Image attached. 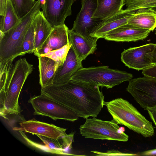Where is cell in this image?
<instances>
[{
  "instance_id": "6da1fadb",
  "label": "cell",
  "mask_w": 156,
  "mask_h": 156,
  "mask_svg": "<svg viewBox=\"0 0 156 156\" xmlns=\"http://www.w3.org/2000/svg\"><path fill=\"white\" fill-rule=\"evenodd\" d=\"M41 94L84 119L97 117L104 105V96L99 87L70 80L62 84H52L41 88Z\"/></svg>"
},
{
  "instance_id": "7a4b0ae2",
  "label": "cell",
  "mask_w": 156,
  "mask_h": 156,
  "mask_svg": "<svg viewBox=\"0 0 156 156\" xmlns=\"http://www.w3.org/2000/svg\"><path fill=\"white\" fill-rule=\"evenodd\" d=\"M34 69L26 58H20L14 64L9 81L0 92V115L5 119L9 115H19L22 110L19 98L22 87Z\"/></svg>"
},
{
  "instance_id": "3957f363",
  "label": "cell",
  "mask_w": 156,
  "mask_h": 156,
  "mask_svg": "<svg viewBox=\"0 0 156 156\" xmlns=\"http://www.w3.org/2000/svg\"><path fill=\"white\" fill-rule=\"evenodd\" d=\"M104 105L118 124L125 126L145 137L154 135L152 122L128 101L118 98L108 102L105 101Z\"/></svg>"
},
{
  "instance_id": "277c9868",
  "label": "cell",
  "mask_w": 156,
  "mask_h": 156,
  "mask_svg": "<svg viewBox=\"0 0 156 156\" xmlns=\"http://www.w3.org/2000/svg\"><path fill=\"white\" fill-rule=\"evenodd\" d=\"M41 8L40 0H38L15 26L5 32L0 31V61L14 60L20 56L25 35Z\"/></svg>"
},
{
  "instance_id": "5b68a950",
  "label": "cell",
  "mask_w": 156,
  "mask_h": 156,
  "mask_svg": "<svg viewBox=\"0 0 156 156\" xmlns=\"http://www.w3.org/2000/svg\"><path fill=\"white\" fill-rule=\"evenodd\" d=\"M133 77L132 74L126 71L102 66L83 67L78 70L70 80L109 89L129 81Z\"/></svg>"
},
{
  "instance_id": "8992f818",
  "label": "cell",
  "mask_w": 156,
  "mask_h": 156,
  "mask_svg": "<svg viewBox=\"0 0 156 156\" xmlns=\"http://www.w3.org/2000/svg\"><path fill=\"white\" fill-rule=\"evenodd\" d=\"M118 124L113 119L105 121L87 118L79 129L80 134L86 138L127 141L129 136L124 132V128L122 129Z\"/></svg>"
},
{
  "instance_id": "52a82bcc",
  "label": "cell",
  "mask_w": 156,
  "mask_h": 156,
  "mask_svg": "<svg viewBox=\"0 0 156 156\" xmlns=\"http://www.w3.org/2000/svg\"><path fill=\"white\" fill-rule=\"evenodd\" d=\"M28 102L34 109V115L47 116L55 120L61 119L72 122L80 117L70 108L42 94L31 97Z\"/></svg>"
},
{
  "instance_id": "ba28073f",
  "label": "cell",
  "mask_w": 156,
  "mask_h": 156,
  "mask_svg": "<svg viewBox=\"0 0 156 156\" xmlns=\"http://www.w3.org/2000/svg\"><path fill=\"white\" fill-rule=\"evenodd\" d=\"M126 90L144 110L156 106V78L144 76L131 79Z\"/></svg>"
},
{
  "instance_id": "9c48e42d",
  "label": "cell",
  "mask_w": 156,
  "mask_h": 156,
  "mask_svg": "<svg viewBox=\"0 0 156 156\" xmlns=\"http://www.w3.org/2000/svg\"><path fill=\"white\" fill-rule=\"evenodd\" d=\"M19 132L28 145L42 151L57 154L76 155L68 153V151L72 148V143L74 142V132L57 139L36 135L43 143V144H41L29 139L24 132Z\"/></svg>"
},
{
  "instance_id": "30bf717a",
  "label": "cell",
  "mask_w": 156,
  "mask_h": 156,
  "mask_svg": "<svg viewBox=\"0 0 156 156\" xmlns=\"http://www.w3.org/2000/svg\"><path fill=\"white\" fill-rule=\"evenodd\" d=\"M154 45L150 43L124 49L121 53V61L129 68L143 70L152 64L151 52Z\"/></svg>"
},
{
  "instance_id": "8fae6325",
  "label": "cell",
  "mask_w": 156,
  "mask_h": 156,
  "mask_svg": "<svg viewBox=\"0 0 156 156\" xmlns=\"http://www.w3.org/2000/svg\"><path fill=\"white\" fill-rule=\"evenodd\" d=\"M97 0H81V7L74 21L72 30L88 36L94 28L101 20L93 18L97 7Z\"/></svg>"
},
{
  "instance_id": "7c38bea8",
  "label": "cell",
  "mask_w": 156,
  "mask_h": 156,
  "mask_svg": "<svg viewBox=\"0 0 156 156\" xmlns=\"http://www.w3.org/2000/svg\"><path fill=\"white\" fill-rule=\"evenodd\" d=\"M76 0H45L41 8L44 16L53 27L65 24L66 18L72 14V6Z\"/></svg>"
},
{
  "instance_id": "4fadbf2b",
  "label": "cell",
  "mask_w": 156,
  "mask_h": 156,
  "mask_svg": "<svg viewBox=\"0 0 156 156\" xmlns=\"http://www.w3.org/2000/svg\"><path fill=\"white\" fill-rule=\"evenodd\" d=\"M19 125L20 127H14L13 129L56 139L67 135L66 133V129L38 121L34 119L22 121Z\"/></svg>"
},
{
  "instance_id": "5bb4252c",
  "label": "cell",
  "mask_w": 156,
  "mask_h": 156,
  "mask_svg": "<svg viewBox=\"0 0 156 156\" xmlns=\"http://www.w3.org/2000/svg\"><path fill=\"white\" fill-rule=\"evenodd\" d=\"M151 31L127 23L109 31L103 38L109 41L135 42L144 40Z\"/></svg>"
},
{
  "instance_id": "9a60e30c",
  "label": "cell",
  "mask_w": 156,
  "mask_h": 156,
  "mask_svg": "<svg viewBox=\"0 0 156 156\" xmlns=\"http://www.w3.org/2000/svg\"><path fill=\"white\" fill-rule=\"evenodd\" d=\"M136 11L123 10L116 14L102 20L94 28L90 35L98 39L103 38L109 31L127 24Z\"/></svg>"
},
{
  "instance_id": "2e32d148",
  "label": "cell",
  "mask_w": 156,
  "mask_h": 156,
  "mask_svg": "<svg viewBox=\"0 0 156 156\" xmlns=\"http://www.w3.org/2000/svg\"><path fill=\"white\" fill-rule=\"evenodd\" d=\"M69 42L79 59L81 61L97 50V38L90 36L85 37L72 30H68Z\"/></svg>"
},
{
  "instance_id": "e0dca14e",
  "label": "cell",
  "mask_w": 156,
  "mask_h": 156,
  "mask_svg": "<svg viewBox=\"0 0 156 156\" xmlns=\"http://www.w3.org/2000/svg\"><path fill=\"white\" fill-rule=\"evenodd\" d=\"M68 27L65 24L53 27L41 47L34 52L37 57L51 51L61 48L69 43Z\"/></svg>"
},
{
  "instance_id": "ac0fdd59",
  "label": "cell",
  "mask_w": 156,
  "mask_h": 156,
  "mask_svg": "<svg viewBox=\"0 0 156 156\" xmlns=\"http://www.w3.org/2000/svg\"><path fill=\"white\" fill-rule=\"evenodd\" d=\"M82 62L71 45L63 64L56 70L53 84H62L70 80L78 70L83 67Z\"/></svg>"
},
{
  "instance_id": "d6986e66",
  "label": "cell",
  "mask_w": 156,
  "mask_h": 156,
  "mask_svg": "<svg viewBox=\"0 0 156 156\" xmlns=\"http://www.w3.org/2000/svg\"><path fill=\"white\" fill-rule=\"evenodd\" d=\"M127 24L153 31L156 28V12L151 8L139 9L130 18Z\"/></svg>"
},
{
  "instance_id": "ffe728a7",
  "label": "cell",
  "mask_w": 156,
  "mask_h": 156,
  "mask_svg": "<svg viewBox=\"0 0 156 156\" xmlns=\"http://www.w3.org/2000/svg\"><path fill=\"white\" fill-rule=\"evenodd\" d=\"M37 57L39 83L42 88L53 84L54 79L58 67L55 62L50 58L41 56Z\"/></svg>"
},
{
  "instance_id": "44dd1931",
  "label": "cell",
  "mask_w": 156,
  "mask_h": 156,
  "mask_svg": "<svg viewBox=\"0 0 156 156\" xmlns=\"http://www.w3.org/2000/svg\"><path fill=\"white\" fill-rule=\"evenodd\" d=\"M125 0H97L93 18L103 20L122 11Z\"/></svg>"
},
{
  "instance_id": "7402d4cb",
  "label": "cell",
  "mask_w": 156,
  "mask_h": 156,
  "mask_svg": "<svg viewBox=\"0 0 156 156\" xmlns=\"http://www.w3.org/2000/svg\"><path fill=\"white\" fill-rule=\"evenodd\" d=\"M35 17V51L41 47L50 35L53 28L44 16L42 11L39 12Z\"/></svg>"
},
{
  "instance_id": "603a6c76",
  "label": "cell",
  "mask_w": 156,
  "mask_h": 156,
  "mask_svg": "<svg viewBox=\"0 0 156 156\" xmlns=\"http://www.w3.org/2000/svg\"><path fill=\"white\" fill-rule=\"evenodd\" d=\"M10 0H7L4 15L0 20V31L6 32L16 25L20 21Z\"/></svg>"
},
{
  "instance_id": "cb8c5ba5",
  "label": "cell",
  "mask_w": 156,
  "mask_h": 156,
  "mask_svg": "<svg viewBox=\"0 0 156 156\" xmlns=\"http://www.w3.org/2000/svg\"><path fill=\"white\" fill-rule=\"evenodd\" d=\"M35 24L36 18L35 16L24 37L20 56L24 55L28 53H34L35 51L34 42Z\"/></svg>"
},
{
  "instance_id": "d4e9b609",
  "label": "cell",
  "mask_w": 156,
  "mask_h": 156,
  "mask_svg": "<svg viewBox=\"0 0 156 156\" xmlns=\"http://www.w3.org/2000/svg\"><path fill=\"white\" fill-rule=\"evenodd\" d=\"M71 45L69 42L67 44L61 48L51 51L40 56H46L53 60L58 68L63 64Z\"/></svg>"
},
{
  "instance_id": "484cf974",
  "label": "cell",
  "mask_w": 156,
  "mask_h": 156,
  "mask_svg": "<svg viewBox=\"0 0 156 156\" xmlns=\"http://www.w3.org/2000/svg\"><path fill=\"white\" fill-rule=\"evenodd\" d=\"M13 60L0 61V92L5 89L13 68Z\"/></svg>"
},
{
  "instance_id": "4316f807",
  "label": "cell",
  "mask_w": 156,
  "mask_h": 156,
  "mask_svg": "<svg viewBox=\"0 0 156 156\" xmlns=\"http://www.w3.org/2000/svg\"><path fill=\"white\" fill-rule=\"evenodd\" d=\"M15 11L21 19L32 9L36 1L35 0H10Z\"/></svg>"
},
{
  "instance_id": "83f0119b",
  "label": "cell",
  "mask_w": 156,
  "mask_h": 156,
  "mask_svg": "<svg viewBox=\"0 0 156 156\" xmlns=\"http://www.w3.org/2000/svg\"><path fill=\"white\" fill-rule=\"evenodd\" d=\"M124 3L126 6L125 10L127 11L156 7V0H125Z\"/></svg>"
},
{
  "instance_id": "f1b7e54d",
  "label": "cell",
  "mask_w": 156,
  "mask_h": 156,
  "mask_svg": "<svg viewBox=\"0 0 156 156\" xmlns=\"http://www.w3.org/2000/svg\"><path fill=\"white\" fill-rule=\"evenodd\" d=\"M142 73L144 76L156 78V64H152L143 70Z\"/></svg>"
},
{
  "instance_id": "f546056e",
  "label": "cell",
  "mask_w": 156,
  "mask_h": 156,
  "mask_svg": "<svg viewBox=\"0 0 156 156\" xmlns=\"http://www.w3.org/2000/svg\"><path fill=\"white\" fill-rule=\"evenodd\" d=\"M146 110L147 111L151 119L156 126V106L147 108Z\"/></svg>"
},
{
  "instance_id": "4dcf8cb0",
  "label": "cell",
  "mask_w": 156,
  "mask_h": 156,
  "mask_svg": "<svg viewBox=\"0 0 156 156\" xmlns=\"http://www.w3.org/2000/svg\"><path fill=\"white\" fill-rule=\"evenodd\" d=\"M7 0H0V15L3 16L4 15Z\"/></svg>"
},
{
  "instance_id": "1f68e13d",
  "label": "cell",
  "mask_w": 156,
  "mask_h": 156,
  "mask_svg": "<svg viewBox=\"0 0 156 156\" xmlns=\"http://www.w3.org/2000/svg\"><path fill=\"white\" fill-rule=\"evenodd\" d=\"M156 155V149L143 151L139 155L152 156Z\"/></svg>"
},
{
  "instance_id": "d6a6232c",
  "label": "cell",
  "mask_w": 156,
  "mask_h": 156,
  "mask_svg": "<svg viewBox=\"0 0 156 156\" xmlns=\"http://www.w3.org/2000/svg\"><path fill=\"white\" fill-rule=\"evenodd\" d=\"M151 56L152 64H156V44H155L154 48L151 52Z\"/></svg>"
},
{
  "instance_id": "836d02e7",
  "label": "cell",
  "mask_w": 156,
  "mask_h": 156,
  "mask_svg": "<svg viewBox=\"0 0 156 156\" xmlns=\"http://www.w3.org/2000/svg\"><path fill=\"white\" fill-rule=\"evenodd\" d=\"M156 12V7L152 8Z\"/></svg>"
},
{
  "instance_id": "e575fe53",
  "label": "cell",
  "mask_w": 156,
  "mask_h": 156,
  "mask_svg": "<svg viewBox=\"0 0 156 156\" xmlns=\"http://www.w3.org/2000/svg\"><path fill=\"white\" fill-rule=\"evenodd\" d=\"M154 33L156 35V28H155V30H154Z\"/></svg>"
}]
</instances>
